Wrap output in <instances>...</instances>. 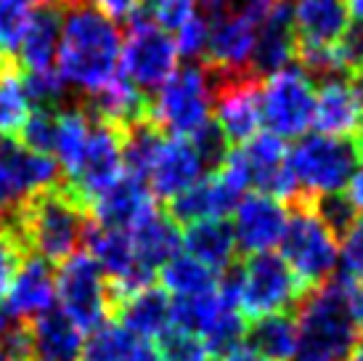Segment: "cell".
I'll use <instances>...</instances> for the list:
<instances>
[{
    "instance_id": "obj_1",
    "label": "cell",
    "mask_w": 363,
    "mask_h": 361,
    "mask_svg": "<svg viewBox=\"0 0 363 361\" xmlns=\"http://www.w3.org/2000/svg\"><path fill=\"white\" fill-rule=\"evenodd\" d=\"M64 16L67 19L61 24L56 50L59 75L67 85H74L91 96L120 75V27L91 0H74L64 6Z\"/></svg>"
},
{
    "instance_id": "obj_2",
    "label": "cell",
    "mask_w": 363,
    "mask_h": 361,
    "mask_svg": "<svg viewBox=\"0 0 363 361\" xmlns=\"http://www.w3.org/2000/svg\"><path fill=\"white\" fill-rule=\"evenodd\" d=\"M30 255L48 263H64L85 244L93 226L88 205L80 202L64 178L30 194L9 218Z\"/></svg>"
},
{
    "instance_id": "obj_3",
    "label": "cell",
    "mask_w": 363,
    "mask_h": 361,
    "mask_svg": "<svg viewBox=\"0 0 363 361\" xmlns=\"http://www.w3.org/2000/svg\"><path fill=\"white\" fill-rule=\"evenodd\" d=\"M294 313L297 345L292 361H347L358 340V330L347 311L340 276L305 290Z\"/></svg>"
},
{
    "instance_id": "obj_4",
    "label": "cell",
    "mask_w": 363,
    "mask_h": 361,
    "mask_svg": "<svg viewBox=\"0 0 363 361\" xmlns=\"http://www.w3.org/2000/svg\"><path fill=\"white\" fill-rule=\"evenodd\" d=\"M318 197L297 191L289 200V212L281 234V258L305 290L332 279L340 263V239L326 226L315 208Z\"/></svg>"
},
{
    "instance_id": "obj_5",
    "label": "cell",
    "mask_w": 363,
    "mask_h": 361,
    "mask_svg": "<svg viewBox=\"0 0 363 361\" xmlns=\"http://www.w3.org/2000/svg\"><path fill=\"white\" fill-rule=\"evenodd\" d=\"M286 168L297 183V191L311 197H326L347 186V180L358 171V154L353 141L313 133L286 151Z\"/></svg>"
},
{
    "instance_id": "obj_6",
    "label": "cell",
    "mask_w": 363,
    "mask_h": 361,
    "mask_svg": "<svg viewBox=\"0 0 363 361\" xmlns=\"http://www.w3.org/2000/svg\"><path fill=\"white\" fill-rule=\"evenodd\" d=\"M152 120L170 139H191L212 120V90L202 67L189 64L162 82L152 101Z\"/></svg>"
},
{
    "instance_id": "obj_7",
    "label": "cell",
    "mask_w": 363,
    "mask_h": 361,
    "mask_svg": "<svg viewBox=\"0 0 363 361\" xmlns=\"http://www.w3.org/2000/svg\"><path fill=\"white\" fill-rule=\"evenodd\" d=\"M305 287L281 255L255 252L239 263V306L247 319L294 311Z\"/></svg>"
},
{
    "instance_id": "obj_8",
    "label": "cell",
    "mask_w": 363,
    "mask_h": 361,
    "mask_svg": "<svg viewBox=\"0 0 363 361\" xmlns=\"http://www.w3.org/2000/svg\"><path fill=\"white\" fill-rule=\"evenodd\" d=\"M56 295L61 301V311L82 332H91L93 327L111 319V311H114L109 279L104 276L91 252L85 250H77L64 263H59Z\"/></svg>"
},
{
    "instance_id": "obj_9",
    "label": "cell",
    "mask_w": 363,
    "mask_h": 361,
    "mask_svg": "<svg viewBox=\"0 0 363 361\" xmlns=\"http://www.w3.org/2000/svg\"><path fill=\"white\" fill-rule=\"evenodd\" d=\"M175 64L178 48L167 30L135 11L128 19V35L120 50V75L138 90L149 93L170 77Z\"/></svg>"
},
{
    "instance_id": "obj_10",
    "label": "cell",
    "mask_w": 363,
    "mask_h": 361,
    "mask_svg": "<svg viewBox=\"0 0 363 361\" xmlns=\"http://www.w3.org/2000/svg\"><path fill=\"white\" fill-rule=\"evenodd\" d=\"M315 93L308 72L300 67H284L262 80L260 114L268 133L279 139H297L313 125Z\"/></svg>"
},
{
    "instance_id": "obj_11",
    "label": "cell",
    "mask_w": 363,
    "mask_h": 361,
    "mask_svg": "<svg viewBox=\"0 0 363 361\" xmlns=\"http://www.w3.org/2000/svg\"><path fill=\"white\" fill-rule=\"evenodd\" d=\"M207 75V72H204ZM212 107L218 128L223 131L228 144H244L255 133L260 131V90L262 77L255 72H242V75H228V77H210Z\"/></svg>"
},
{
    "instance_id": "obj_12",
    "label": "cell",
    "mask_w": 363,
    "mask_h": 361,
    "mask_svg": "<svg viewBox=\"0 0 363 361\" xmlns=\"http://www.w3.org/2000/svg\"><path fill=\"white\" fill-rule=\"evenodd\" d=\"M56 180H61V171L53 157L0 136V221H9L30 194Z\"/></svg>"
},
{
    "instance_id": "obj_13",
    "label": "cell",
    "mask_w": 363,
    "mask_h": 361,
    "mask_svg": "<svg viewBox=\"0 0 363 361\" xmlns=\"http://www.w3.org/2000/svg\"><path fill=\"white\" fill-rule=\"evenodd\" d=\"M122 131L125 128L114 122L91 117V133L80 165L69 178H64L72 194L85 205H91L96 194L122 176Z\"/></svg>"
},
{
    "instance_id": "obj_14",
    "label": "cell",
    "mask_w": 363,
    "mask_h": 361,
    "mask_svg": "<svg viewBox=\"0 0 363 361\" xmlns=\"http://www.w3.org/2000/svg\"><path fill=\"white\" fill-rule=\"evenodd\" d=\"M88 210H91L93 223L101 229L130 231L135 223H141L157 208H154V197L146 180L122 171L120 178L93 197Z\"/></svg>"
},
{
    "instance_id": "obj_15",
    "label": "cell",
    "mask_w": 363,
    "mask_h": 361,
    "mask_svg": "<svg viewBox=\"0 0 363 361\" xmlns=\"http://www.w3.org/2000/svg\"><path fill=\"white\" fill-rule=\"evenodd\" d=\"M233 212H236L233 237H236V247L242 252H247V255L268 252L281 242L286 210L279 200L260 194V191H252V194L239 200Z\"/></svg>"
},
{
    "instance_id": "obj_16",
    "label": "cell",
    "mask_w": 363,
    "mask_h": 361,
    "mask_svg": "<svg viewBox=\"0 0 363 361\" xmlns=\"http://www.w3.org/2000/svg\"><path fill=\"white\" fill-rule=\"evenodd\" d=\"M244 191L233 186L220 171H212L202 180H196L194 186L186 191L175 194L167 200V215L178 226H189V223L204 221V218H225L228 212L236 210V205L242 200Z\"/></svg>"
},
{
    "instance_id": "obj_17",
    "label": "cell",
    "mask_w": 363,
    "mask_h": 361,
    "mask_svg": "<svg viewBox=\"0 0 363 361\" xmlns=\"http://www.w3.org/2000/svg\"><path fill=\"white\" fill-rule=\"evenodd\" d=\"M204 173H207V168H204L202 157L194 149L191 141L167 136L152 162V171L146 176V186L160 200H172L175 194L186 191L196 180H202Z\"/></svg>"
},
{
    "instance_id": "obj_18",
    "label": "cell",
    "mask_w": 363,
    "mask_h": 361,
    "mask_svg": "<svg viewBox=\"0 0 363 361\" xmlns=\"http://www.w3.org/2000/svg\"><path fill=\"white\" fill-rule=\"evenodd\" d=\"M294 21H292V0H273L255 38L252 48V72L257 77H268L273 72L289 67L294 61Z\"/></svg>"
},
{
    "instance_id": "obj_19",
    "label": "cell",
    "mask_w": 363,
    "mask_h": 361,
    "mask_svg": "<svg viewBox=\"0 0 363 361\" xmlns=\"http://www.w3.org/2000/svg\"><path fill=\"white\" fill-rule=\"evenodd\" d=\"M61 14H64L61 6H38L30 11L16 50H13V59L21 72L53 70L56 50H59Z\"/></svg>"
},
{
    "instance_id": "obj_20",
    "label": "cell",
    "mask_w": 363,
    "mask_h": 361,
    "mask_svg": "<svg viewBox=\"0 0 363 361\" xmlns=\"http://www.w3.org/2000/svg\"><path fill=\"white\" fill-rule=\"evenodd\" d=\"M292 21L300 45H334L353 16L347 0H292Z\"/></svg>"
},
{
    "instance_id": "obj_21",
    "label": "cell",
    "mask_w": 363,
    "mask_h": 361,
    "mask_svg": "<svg viewBox=\"0 0 363 361\" xmlns=\"http://www.w3.org/2000/svg\"><path fill=\"white\" fill-rule=\"evenodd\" d=\"M56 271L53 263L38 255H27L19 266L9 290V311L21 321L35 319L38 313L56 306Z\"/></svg>"
},
{
    "instance_id": "obj_22",
    "label": "cell",
    "mask_w": 363,
    "mask_h": 361,
    "mask_svg": "<svg viewBox=\"0 0 363 361\" xmlns=\"http://www.w3.org/2000/svg\"><path fill=\"white\" fill-rule=\"evenodd\" d=\"M363 114V96L350 77H326L315 96L313 125L326 136H350Z\"/></svg>"
},
{
    "instance_id": "obj_23",
    "label": "cell",
    "mask_w": 363,
    "mask_h": 361,
    "mask_svg": "<svg viewBox=\"0 0 363 361\" xmlns=\"http://www.w3.org/2000/svg\"><path fill=\"white\" fill-rule=\"evenodd\" d=\"M32 361H77L80 359L82 330L61 311L48 308L27 321Z\"/></svg>"
},
{
    "instance_id": "obj_24",
    "label": "cell",
    "mask_w": 363,
    "mask_h": 361,
    "mask_svg": "<svg viewBox=\"0 0 363 361\" xmlns=\"http://www.w3.org/2000/svg\"><path fill=\"white\" fill-rule=\"evenodd\" d=\"M170 311L172 298L162 287H143V290L133 292L128 298L117 301L111 319L117 316L125 330L130 332L138 340H157L162 332L170 327Z\"/></svg>"
},
{
    "instance_id": "obj_25",
    "label": "cell",
    "mask_w": 363,
    "mask_h": 361,
    "mask_svg": "<svg viewBox=\"0 0 363 361\" xmlns=\"http://www.w3.org/2000/svg\"><path fill=\"white\" fill-rule=\"evenodd\" d=\"M128 234H130V244L138 266H143L152 274H157L164 263L175 258L178 250H181V229H178V223L172 221L167 212H149Z\"/></svg>"
},
{
    "instance_id": "obj_26",
    "label": "cell",
    "mask_w": 363,
    "mask_h": 361,
    "mask_svg": "<svg viewBox=\"0 0 363 361\" xmlns=\"http://www.w3.org/2000/svg\"><path fill=\"white\" fill-rule=\"evenodd\" d=\"M181 244L191 258L212 271H225L236 255L233 226L225 218H204V221L189 223L186 234L181 237Z\"/></svg>"
},
{
    "instance_id": "obj_27",
    "label": "cell",
    "mask_w": 363,
    "mask_h": 361,
    "mask_svg": "<svg viewBox=\"0 0 363 361\" xmlns=\"http://www.w3.org/2000/svg\"><path fill=\"white\" fill-rule=\"evenodd\" d=\"M244 343H250L255 351L271 361H292L297 345V319L294 311L271 313L247 324Z\"/></svg>"
},
{
    "instance_id": "obj_28",
    "label": "cell",
    "mask_w": 363,
    "mask_h": 361,
    "mask_svg": "<svg viewBox=\"0 0 363 361\" xmlns=\"http://www.w3.org/2000/svg\"><path fill=\"white\" fill-rule=\"evenodd\" d=\"M88 133H91V114L82 104L80 107H69V109H59L53 154H56L61 178H69L72 173L77 171L85 144H88Z\"/></svg>"
},
{
    "instance_id": "obj_29",
    "label": "cell",
    "mask_w": 363,
    "mask_h": 361,
    "mask_svg": "<svg viewBox=\"0 0 363 361\" xmlns=\"http://www.w3.org/2000/svg\"><path fill=\"white\" fill-rule=\"evenodd\" d=\"M162 290L172 298H189V295H202L218 287L215 271L207 269L191 255H175L160 269Z\"/></svg>"
},
{
    "instance_id": "obj_30",
    "label": "cell",
    "mask_w": 363,
    "mask_h": 361,
    "mask_svg": "<svg viewBox=\"0 0 363 361\" xmlns=\"http://www.w3.org/2000/svg\"><path fill=\"white\" fill-rule=\"evenodd\" d=\"M32 112L30 93L24 88L19 64L0 72V136L3 139H19L21 125L27 122Z\"/></svg>"
},
{
    "instance_id": "obj_31",
    "label": "cell",
    "mask_w": 363,
    "mask_h": 361,
    "mask_svg": "<svg viewBox=\"0 0 363 361\" xmlns=\"http://www.w3.org/2000/svg\"><path fill=\"white\" fill-rule=\"evenodd\" d=\"M135 343L138 338H133L120 321L106 319L88 332V338L80 345L77 361H128Z\"/></svg>"
},
{
    "instance_id": "obj_32",
    "label": "cell",
    "mask_w": 363,
    "mask_h": 361,
    "mask_svg": "<svg viewBox=\"0 0 363 361\" xmlns=\"http://www.w3.org/2000/svg\"><path fill=\"white\" fill-rule=\"evenodd\" d=\"M59 109L61 107H35L30 112L27 122L19 131V144L24 149L38 151V154H53L56 144V125H59Z\"/></svg>"
},
{
    "instance_id": "obj_33",
    "label": "cell",
    "mask_w": 363,
    "mask_h": 361,
    "mask_svg": "<svg viewBox=\"0 0 363 361\" xmlns=\"http://www.w3.org/2000/svg\"><path fill=\"white\" fill-rule=\"evenodd\" d=\"M27 255L30 252H27L21 237L13 229V223L0 221V303L9 295L13 276H16V271H19V266L24 263Z\"/></svg>"
},
{
    "instance_id": "obj_34",
    "label": "cell",
    "mask_w": 363,
    "mask_h": 361,
    "mask_svg": "<svg viewBox=\"0 0 363 361\" xmlns=\"http://www.w3.org/2000/svg\"><path fill=\"white\" fill-rule=\"evenodd\" d=\"M157 351L162 361H207V345L196 335L178 327H167L157 338Z\"/></svg>"
},
{
    "instance_id": "obj_35",
    "label": "cell",
    "mask_w": 363,
    "mask_h": 361,
    "mask_svg": "<svg viewBox=\"0 0 363 361\" xmlns=\"http://www.w3.org/2000/svg\"><path fill=\"white\" fill-rule=\"evenodd\" d=\"M194 9H196V0H141V6L135 11L170 32L178 30L194 14Z\"/></svg>"
},
{
    "instance_id": "obj_36",
    "label": "cell",
    "mask_w": 363,
    "mask_h": 361,
    "mask_svg": "<svg viewBox=\"0 0 363 361\" xmlns=\"http://www.w3.org/2000/svg\"><path fill=\"white\" fill-rule=\"evenodd\" d=\"M207 38H210V21L204 19V16H199V14H191V16L178 27V41H175L178 56L191 59V61L204 56Z\"/></svg>"
},
{
    "instance_id": "obj_37",
    "label": "cell",
    "mask_w": 363,
    "mask_h": 361,
    "mask_svg": "<svg viewBox=\"0 0 363 361\" xmlns=\"http://www.w3.org/2000/svg\"><path fill=\"white\" fill-rule=\"evenodd\" d=\"M340 258H342L345 276L363 279V212L340 239Z\"/></svg>"
},
{
    "instance_id": "obj_38",
    "label": "cell",
    "mask_w": 363,
    "mask_h": 361,
    "mask_svg": "<svg viewBox=\"0 0 363 361\" xmlns=\"http://www.w3.org/2000/svg\"><path fill=\"white\" fill-rule=\"evenodd\" d=\"M340 279H342V292L350 319H353L355 330L363 332V279H353V276H345V274H340Z\"/></svg>"
},
{
    "instance_id": "obj_39",
    "label": "cell",
    "mask_w": 363,
    "mask_h": 361,
    "mask_svg": "<svg viewBox=\"0 0 363 361\" xmlns=\"http://www.w3.org/2000/svg\"><path fill=\"white\" fill-rule=\"evenodd\" d=\"M91 3L109 19H130L141 6V0H91Z\"/></svg>"
},
{
    "instance_id": "obj_40",
    "label": "cell",
    "mask_w": 363,
    "mask_h": 361,
    "mask_svg": "<svg viewBox=\"0 0 363 361\" xmlns=\"http://www.w3.org/2000/svg\"><path fill=\"white\" fill-rule=\"evenodd\" d=\"M223 361H271V359H265L262 353H257L250 345V343H236L233 348H228V351L223 353Z\"/></svg>"
},
{
    "instance_id": "obj_41",
    "label": "cell",
    "mask_w": 363,
    "mask_h": 361,
    "mask_svg": "<svg viewBox=\"0 0 363 361\" xmlns=\"http://www.w3.org/2000/svg\"><path fill=\"white\" fill-rule=\"evenodd\" d=\"M128 361H162V356L157 351V345H152L149 340H138Z\"/></svg>"
},
{
    "instance_id": "obj_42",
    "label": "cell",
    "mask_w": 363,
    "mask_h": 361,
    "mask_svg": "<svg viewBox=\"0 0 363 361\" xmlns=\"http://www.w3.org/2000/svg\"><path fill=\"white\" fill-rule=\"evenodd\" d=\"M19 321L21 319H16V316L9 311V306H3V303H0V338H3V335H6L9 330H13Z\"/></svg>"
},
{
    "instance_id": "obj_43",
    "label": "cell",
    "mask_w": 363,
    "mask_h": 361,
    "mask_svg": "<svg viewBox=\"0 0 363 361\" xmlns=\"http://www.w3.org/2000/svg\"><path fill=\"white\" fill-rule=\"evenodd\" d=\"M204 3V11L210 14V16H218L220 11H225L231 6V0H202Z\"/></svg>"
},
{
    "instance_id": "obj_44",
    "label": "cell",
    "mask_w": 363,
    "mask_h": 361,
    "mask_svg": "<svg viewBox=\"0 0 363 361\" xmlns=\"http://www.w3.org/2000/svg\"><path fill=\"white\" fill-rule=\"evenodd\" d=\"M355 139H353V146H355V154H358V160H363V114L358 125H355Z\"/></svg>"
},
{
    "instance_id": "obj_45",
    "label": "cell",
    "mask_w": 363,
    "mask_h": 361,
    "mask_svg": "<svg viewBox=\"0 0 363 361\" xmlns=\"http://www.w3.org/2000/svg\"><path fill=\"white\" fill-rule=\"evenodd\" d=\"M347 6H350V16L363 24V0H347Z\"/></svg>"
},
{
    "instance_id": "obj_46",
    "label": "cell",
    "mask_w": 363,
    "mask_h": 361,
    "mask_svg": "<svg viewBox=\"0 0 363 361\" xmlns=\"http://www.w3.org/2000/svg\"><path fill=\"white\" fill-rule=\"evenodd\" d=\"M347 361H363V338H361V340H355L353 351H350Z\"/></svg>"
},
{
    "instance_id": "obj_47",
    "label": "cell",
    "mask_w": 363,
    "mask_h": 361,
    "mask_svg": "<svg viewBox=\"0 0 363 361\" xmlns=\"http://www.w3.org/2000/svg\"><path fill=\"white\" fill-rule=\"evenodd\" d=\"M207 361H220V359H207Z\"/></svg>"
},
{
    "instance_id": "obj_48",
    "label": "cell",
    "mask_w": 363,
    "mask_h": 361,
    "mask_svg": "<svg viewBox=\"0 0 363 361\" xmlns=\"http://www.w3.org/2000/svg\"><path fill=\"white\" fill-rule=\"evenodd\" d=\"M265 3H273V0H265Z\"/></svg>"
},
{
    "instance_id": "obj_49",
    "label": "cell",
    "mask_w": 363,
    "mask_h": 361,
    "mask_svg": "<svg viewBox=\"0 0 363 361\" xmlns=\"http://www.w3.org/2000/svg\"><path fill=\"white\" fill-rule=\"evenodd\" d=\"M0 3H3V0H0Z\"/></svg>"
}]
</instances>
